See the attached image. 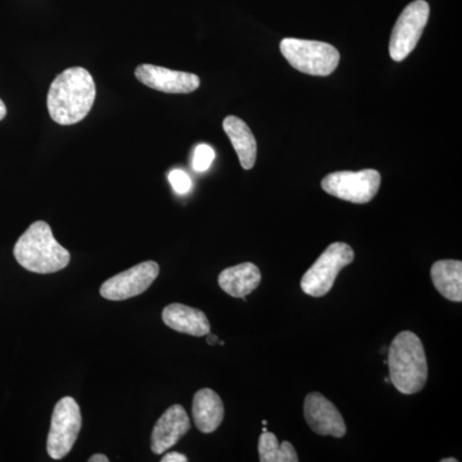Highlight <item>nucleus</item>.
<instances>
[{"label":"nucleus","mask_w":462,"mask_h":462,"mask_svg":"<svg viewBox=\"0 0 462 462\" xmlns=\"http://www.w3.org/2000/svg\"><path fill=\"white\" fill-rule=\"evenodd\" d=\"M93 76L84 67H71L58 75L48 91V112L62 126L83 121L96 102Z\"/></svg>","instance_id":"f257e3e1"},{"label":"nucleus","mask_w":462,"mask_h":462,"mask_svg":"<svg viewBox=\"0 0 462 462\" xmlns=\"http://www.w3.org/2000/svg\"><path fill=\"white\" fill-rule=\"evenodd\" d=\"M389 382L402 394L420 392L428 380L424 346L412 331H401L388 349Z\"/></svg>","instance_id":"f03ea898"},{"label":"nucleus","mask_w":462,"mask_h":462,"mask_svg":"<svg viewBox=\"0 0 462 462\" xmlns=\"http://www.w3.org/2000/svg\"><path fill=\"white\" fill-rule=\"evenodd\" d=\"M14 254L23 269L35 273L60 272L71 261V254L57 242L45 221L30 225L17 240Z\"/></svg>","instance_id":"7ed1b4c3"},{"label":"nucleus","mask_w":462,"mask_h":462,"mask_svg":"<svg viewBox=\"0 0 462 462\" xmlns=\"http://www.w3.org/2000/svg\"><path fill=\"white\" fill-rule=\"evenodd\" d=\"M281 51L289 65L307 75L329 76L339 65L338 50L328 42L287 38Z\"/></svg>","instance_id":"20e7f679"},{"label":"nucleus","mask_w":462,"mask_h":462,"mask_svg":"<svg viewBox=\"0 0 462 462\" xmlns=\"http://www.w3.org/2000/svg\"><path fill=\"white\" fill-rule=\"evenodd\" d=\"M355 251L346 243H333L322 252L311 269L303 275L300 288L312 297H324L333 288L338 273L354 263Z\"/></svg>","instance_id":"39448f33"},{"label":"nucleus","mask_w":462,"mask_h":462,"mask_svg":"<svg viewBox=\"0 0 462 462\" xmlns=\"http://www.w3.org/2000/svg\"><path fill=\"white\" fill-rule=\"evenodd\" d=\"M81 430V411L72 397L58 401L51 415L47 451L53 460H62L71 452Z\"/></svg>","instance_id":"423d86ee"},{"label":"nucleus","mask_w":462,"mask_h":462,"mask_svg":"<svg viewBox=\"0 0 462 462\" xmlns=\"http://www.w3.org/2000/svg\"><path fill=\"white\" fill-rule=\"evenodd\" d=\"M382 176L376 170L329 173L321 181L322 189L330 196L356 205L369 203L378 194Z\"/></svg>","instance_id":"0eeeda50"},{"label":"nucleus","mask_w":462,"mask_h":462,"mask_svg":"<svg viewBox=\"0 0 462 462\" xmlns=\"http://www.w3.org/2000/svg\"><path fill=\"white\" fill-rule=\"evenodd\" d=\"M430 7L425 0H415L403 9L389 42L392 60L402 62L415 50L430 20Z\"/></svg>","instance_id":"6e6552de"},{"label":"nucleus","mask_w":462,"mask_h":462,"mask_svg":"<svg viewBox=\"0 0 462 462\" xmlns=\"http://www.w3.org/2000/svg\"><path fill=\"white\" fill-rule=\"evenodd\" d=\"M160 275V266L154 261H145L115 275L103 282L100 296L108 300H125L141 296Z\"/></svg>","instance_id":"1a4fd4ad"},{"label":"nucleus","mask_w":462,"mask_h":462,"mask_svg":"<svg viewBox=\"0 0 462 462\" xmlns=\"http://www.w3.org/2000/svg\"><path fill=\"white\" fill-rule=\"evenodd\" d=\"M135 78L151 89L169 94H188L199 89V76L189 72L173 71L165 67L141 65L136 67Z\"/></svg>","instance_id":"9d476101"},{"label":"nucleus","mask_w":462,"mask_h":462,"mask_svg":"<svg viewBox=\"0 0 462 462\" xmlns=\"http://www.w3.org/2000/svg\"><path fill=\"white\" fill-rule=\"evenodd\" d=\"M305 419L311 430L319 436L345 437V419L339 410L327 397L314 392L305 400Z\"/></svg>","instance_id":"9b49d317"},{"label":"nucleus","mask_w":462,"mask_h":462,"mask_svg":"<svg viewBox=\"0 0 462 462\" xmlns=\"http://www.w3.org/2000/svg\"><path fill=\"white\" fill-rule=\"evenodd\" d=\"M190 430L189 416L180 404H173L154 425L151 448L156 455L165 454Z\"/></svg>","instance_id":"f8f14e48"},{"label":"nucleus","mask_w":462,"mask_h":462,"mask_svg":"<svg viewBox=\"0 0 462 462\" xmlns=\"http://www.w3.org/2000/svg\"><path fill=\"white\" fill-rule=\"evenodd\" d=\"M162 320L171 329L193 337H205L211 331L205 312L181 303L167 306L162 312Z\"/></svg>","instance_id":"ddd939ff"},{"label":"nucleus","mask_w":462,"mask_h":462,"mask_svg":"<svg viewBox=\"0 0 462 462\" xmlns=\"http://www.w3.org/2000/svg\"><path fill=\"white\" fill-rule=\"evenodd\" d=\"M191 411L194 424L202 433H214L224 420L223 400L212 389L205 388L197 392Z\"/></svg>","instance_id":"4468645a"},{"label":"nucleus","mask_w":462,"mask_h":462,"mask_svg":"<svg viewBox=\"0 0 462 462\" xmlns=\"http://www.w3.org/2000/svg\"><path fill=\"white\" fill-rule=\"evenodd\" d=\"M261 282V272L256 264L245 263L225 269L218 276V285L234 298H245L256 291Z\"/></svg>","instance_id":"2eb2a0df"},{"label":"nucleus","mask_w":462,"mask_h":462,"mask_svg":"<svg viewBox=\"0 0 462 462\" xmlns=\"http://www.w3.org/2000/svg\"><path fill=\"white\" fill-rule=\"evenodd\" d=\"M223 127L238 154L240 165L245 170L254 169L257 158V142L248 125L236 116H227Z\"/></svg>","instance_id":"dca6fc26"},{"label":"nucleus","mask_w":462,"mask_h":462,"mask_svg":"<svg viewBox=\"0 0 462 462\" xmlns=\"http://www.w3.org/2000/svg\"><path fill=\"white\" fill-rule=\"evenodd\" d=\"M431 281L437 291L452 302L462 300V263L456 260H442L431 267Z\"/></svg>","instance_id":"f3484780"},{"label":"nucleus","mask_w":462,"mask_h":462,"mask_svg":"<svg viewBox=\"0 0 462 462\" xmlns=\"http://www.w3.org/2000/svg\"><path fill=\"white\" fill-rule=\"evenodd\" d=\"M258 454L261 462H297L300 460L293 445L282 442L279 445L278 438L269 431H263L258 440Z\"/></svg>","instance_id":"a211bd4d"},{"label":"nucleus","mask_w":462,"mask_h":462,"mask_svg":"<svg viewBox=\"0 0 462 462\" xmlns=\"http://www.w3.org/2000/svg\"><path fill=\"white\" fill-rule=\"evenodd\" d=\"M215 160V151L209 145L200 144L194 151L193 169L203 172L209 169Z\"/></svg>","instance_id":"6ab92c4d"},{"label":"nucleus","mask_w":462,"mask_h":462,"mask_svg":"<svg viewBox=\"0 0 462 462\" xmlns=\"http://www.w3.org/2000/svg\"><path fill=\"white\" fill-rule=\"evenodd\" d=\"M169 180L176 193L185 194L190 190L191 180L189 175L182 171V170H173V171L170 172Z\"/></svg>","instance_id":"aec40b11"},{"label":"nucleus","mask_w":462,"mask_h":462,"mask_svg":"<svg viewBox=\"0 0 462 462\" xmlns=\"http://www.w3.org/2000/svg\"><path fill=\"white\" fill-rule=\"evenodd\" d=\"M162 462H187L188 458L184 455L178 454V452H170L165 457L161 458Z\"/></svg>","instance_id":"412c9836"},{"label":"nucleus","mask_w":462,"mask_h":462,"mask_svg":"<svg viewBox=\"0 0 462 462\" xmlns=\"http://www.w3.org/2000/svg\"><path fill=\"white\" fill-rule=\"evenodd\" d=\"M108 457L106 455H93L89 458V462H108Z\"/></svg>","instance_id":"4be33fe9"},{"label":"nucleus","mask_w":462,"mask_h":462,"mask_svg":"<svg viewBox=\"0 0 462 462\" xmlns=\"http://www.w3.org/2000/svg\"><path fill=\"white\" fill-rule=\"evenodd\" d=\"M5 115H7V108H5V102H3L2 99H0V121H2L3 118L5 117Z\"/></svg>","instance_id":"5701e85b"},{"label":"nucleus","mask_w":462,"mask_h":462,"mask_svg":"<svg viewBox=\"0 0 462 462\" xmlns=\"http://www.w3.org/2000/svg\"><path fill=\"white\" fill-rule=\"evenodd\" d=\"M207 342H208V345L214 346L215 343L218 342L217 337L214 336V334H207Z\"/></svg>","instance_id":"b1692460"},{"label":"nucleus","mask_w":462,"mask_h":462,"mask_svg":"<svg viewBox=\"0 0 462 462\" xmlns=\"http://www.w3.org/2000/svg\"><path fill=\"white\" fill-rule=\"evenodd\" d=\"M442 462H457V458H443Z\"/></svg>","instance_id":"393cba45"}]
</instances>
